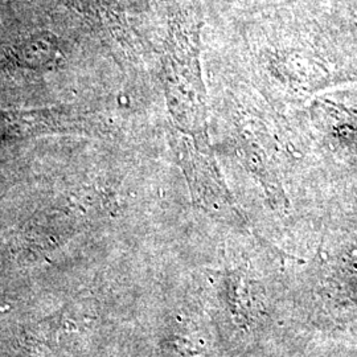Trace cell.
<instances>
[{"label": "cell", "instance_id": "obj_1", "mask_svg": "<svg viewBox=\"0 0 357 357\" xmlns=\"http://www.w3.org/2000/svg\"><path fill=\"white\" fill-rule=\"evenodd\" d=\"M197 36L180 43L169 57L167 93L171 114L181 134V160L213 159L206 131L205 89L199 57Z\"/></svg>", "mask_w": 357, "mask_h": 357}]
</instances>
